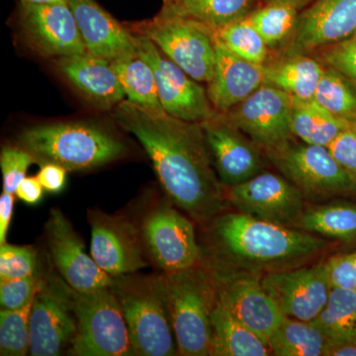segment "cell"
<instances>
[{
    "instance_id": "6",
    "label": "cell",
    "mask_w": 356,
    "mask_h": 356,
    "mask_svg": "<svg viewBox=\"0 0 356 356\" xmlns=\"http://www.w3.org/2000/svg\"><path fill=\"white\" fill-rule=\"evenodd\" d=\"M76 332L69 348L76 356H134L127 324L111 287L72 291Z\"/></svg>"
},
{
    "instance_id": "29",
    "label": "cell",
    "mask_w": 356,
    "mask_h": 356,
    "mask_svg": "<svg viewBox=\"0 0 356 356\" xmlns=\"http://www.w3.org/2000/svg\"><path fill=\"white\" fill-rule=\"evenodd\" d=\"M111 65L129 102L143 108L165 111L154 70L139 54L117 58Z\"/></svg>"
},
{
    "instance_id": "26",
    "label": "cell",
    "mask_w": 356,
    "mask_h": 356,
    "mask_svg": "<svg viewBox=\"0 0 356 356\" xmlns=\"http://www.w3.org/2000/svg\"><path fill=\"white\" fill-rule=\"evenodd\" d=\"M324 70L325 65L320 60L308 55L289 56L276 64L266 65V83L293 98L311 100Z\"/></svg>"
},
{
    "instance_id": "36",
    "label": "cell",
    "mask_w": 356,
    "mask_h": 356,
    "mask_svg": "<svg viewBox=\"0 0 356 356\" xmlns=\"http://www.w3.org/2000/svg\"><path fill=\"white\" fill-rule=\"evenodd\" d=\"M37 252L32 247L3 243L0 247V280H17L37 273Z\"/></svg>"
},
{
    "instance_id": "7",
    "label": "cell",
    "mask_w": 356,
    "mask_h": 356,
    "mask_svg": "<svg viewBox=\"0 0 356 356\" xmlns=\"http://www.w3.org/2000/svg\"><path fill=\"white\" fill-rule=\"evenodd\" d=\"M134 34L151 40L163 54L198 83H209L216 63L215 33L194 21L154 16L126 24Z\"/></svg>"
},
{
    "instance_id": "4",
    "label": "cell",
    "mask_w": 356,
    "mask_h": 356,
    "mask_svg": "<svg viewBox=\"0 0 356 356\" xmlns=\"http://www.w3.org/2000/svg\"><path fill=\"white\" fill-rule=\"evenodd\" d=\"M35 163H55L67 172L90 170L121 158L126 147L108 131L83 122L26 129L18 138Z\"/></svg>"
},
{
    "instance_id": "12",
    "label": "cell",
    "mask_w": 356,
    "mask_h": 356,
    "mask_svg": "<svg viewBox=\"0 0 356 356\" xmlns=\"http://www.w3.org/2000/svg\"><path fill=\"white\" fill-rule=\"evenodd\" d=\"M227 199L238 212L292 228L306 209L301 191L282 175L269 172L229 187Z\"/></svg>"
},
{
    "instance_id": "25",
    "label": "cell",
    "mask_w": 356,
    "mask_h": 356,
    "mask_svg": "<svg viewBox=\"0 0 356 356\" xmlns=\"http://www.w3.org/2000/svg\"><path fill=\"white\" fill-rule=\"evenodd\" d=\"M257 0H163L159 15L194 21L213 31L245 17Z\"/></svg>"
},
{
    "instance_id": "14",
    "label": "cell",
    "mask_w": 356,
    "mask_h": 356,
    "mask_svg": "<svg viewBox=\"0 0 356 356\" xmlns=\"http://www.w3.org/2000/svg\"><path fill=\"white\" fill-rule=\"evenodd\" d=\"M18 19L28 43L42 57L58 58L88 53L69 2H20Z\"/></svg>"
},
{
    "instance_id": "17",
    "label": "cell",
    "mask_w": 356,
    "mask_h": 356,
    "mask_svg": "<svg viewBox=\"0 0 356 356\" xmlns=\"http://www.w3.org/2000/svg\"><path fill=\"white\" fill-rule=\"evenodd\" d=\"M356 33V0H314L300 13L290 35L287 57L309 55Z\"/></svg>"
},
{
    "instance_id": "24",
    "label": "cell",
    "mask_w": 356,
    "mask_h": 356,
    "mask_svg": "<svg viewBox=\"0 0 356 356\" xmlns=\"http://www.w3.org/2000/svg\"><path fill=\"white\" fill-rule=\"evenodd\" d=\"M266 341L245 327L217 300L212 314L211 356H268Z\"/></svg>"
},
{
    "instance_id": "35",
    "label": "cell",
    "mask_w": 356,
    "mask_h": 356,
    "mask_svg": "<svg viewBox=\"0 0 356 356\" xmlns=\"http://www.w3.org/2000/svg\"><path fill=\"white\" fill-rule=\"evenodd\" d=\"M30 303L17 310L0 311V355L24 356L30 353Z\"/></svg>"
},
{
    "instance_id": "19",
    "label": "cell",
    "mask_w": 356,
    "mask_h": 356,
    "mask_svg": "<svg viewBox=\"0 0 356 356\" xmlns=\"http://www.w3.org/2000/svg\"><path fill=\"white\" fill-rule=\"evenodd\" d=\"M213 163L224 187L243 184L264 172V161L259 147L218 113L210 120L201 123Z\"/></svg>"
},
{
    "instance_id": "31",
    "label": "cell",
    "mask_w": 356,
    "mask_h": 356,
    "mask_svg": "<svg viewBox=\"0 0 356 356\" xmlns=\"http://www.w3.org/2000/svg\"><path fill=\"white\" fill-rule=\"evenodd\" d=\"M329 341L356 339V293L353 289L332 288L329 299L312 321Z\"/></svg>"
},
{
    "instance_id": "45",
    "label": "cell",
    "mask_w": 356,
    "mask_h": 356,
    "mask_svg": "<svg viewBox=\"0 0 356 356\" xmlns=\"http://www.w3.org/2000/svg\"><path fill=\"white\" fill-rule=\"evenodd\" d=\"M323 356H356L355 341H329Z\"/></svg>"
},
{
    "instance_id": "8",
    "label": "cell",
    "mask_w": 356,
    "mask_h": 356,
    "mask_svg": "<svg viewBox=\"0 0 356 356\" xmlns=\"http://www.w3.org/2000/svg\"><path fill=\"white\" fill-rule=\"evenodd\" d=\"M266 156L305 199L324 200L356 191V178L339 165L327 147L292 140Z\"/></svg>"
},
{
    "instance_id": "37",
    "label": "cell",
    "mask_w": 356,
    "mask_h": 356,
    "mask_svg": "<svg viewBox=\"0 0 356 356\" xmlns=\"http://www.w3.org/2000/svg\"><path fill=\"white\" fill-rule=\"evenodd\" d=\"M35 163L29 152L22 147H6L0 154L3 191L15 194L18 185L26 177L30 165Z\"/></svg>"
},
{
    "instance_id": "48",
    "label": "cell",
    "mask_w": 356,
    "mask_h": 356,
    "mask_svg": "<svg viewBox=\"0 0 356 356\" xmlns=\"http://www.w3.org/2000/svg\"><path fill=\"white\" fill-rule=\"evenodd\" d=\"M355 293H356V284H355Z\"/></svg>"
},
{
    "instance_id": "38",
    "label": "cell",
    "mask_w": 356,
    "mask_h": 356,
    "mask_svg": "<svg viewBox=\"0 0 356 356\" xmlns=\"http://www.w3.org/2000/svg\"><path fill=\"white\" fill-rule=\"evenodd\" d=\"M321 63L341 72L356 88V33L341 43L320 50Z\"/></svg>"
},
{
    "instance_id": "5",
    "label": "cell",
    "mask_w": 356,
    "mask_h": 356,
    "mask_svg": "<svg viewBox=\"0 0 356 356\" xmlns=\"http://www.w3.org/2000/svg\"><path fill=\"white\" fill-rule=\"evenodd\" d=\"M163 276L178 355H210L216 280L198 266Z\"/></svg>"
},
{
    "instance_id": "46",
    "label": "cell",
    "mask_w": 356,
    "mask_h": 356,
    "mask_svg": "<svg viewBox=\"0 0 356 356\" xmlns=\"http://www.w3.org/2000/svg\"><path fill=\"white\" fill-rule=\"evenodd\" d=\"M262 1L266 2V3H268V2H285V3L293 4V6H296L297 8L301 9L303 8L304 6L310 4L314 0H262Z\"/></svg>"
},
{
    "instance_id": "32",
    "label": "cell",
    "mask_w": 356,
    "mask_h": 356,
    "mask_svg": "<svg viewBox=\"0 0 356 356\" xmlns=\"http://www.w3.org/2000/svg\"><path fill=\"white\" fill-rule=\"evenodd\" d=\"M314 100L336 116L346 120H356V88L332 67L325 65Z\"/></svg>"
},
{
    "instance_id": "18",
    "label": "cell",
    "mask_w": 356,
    "mask_h": 356,
    "mask_svg": "<svg viewBox=\"0 0 356 356\" xmlns=\"http://www.w3.org/2000/svg\"><path fill=\"white\" fill-rule=\"evenodd\" d=\"M218 298L240 322L268 344L285 317L257 274L225 271L216 278Z\"/></svg>"
},
{
    "instance_id": "27",
    "label": "cell",
    "mask_w": 356,
    "mask_h": 356,
    "mask_svg": "<svg viewBox=\"0 0 356 356\" xmlns=\"http://www.w3.org/2000/svg\"><path fill=\"white\" fill-rule=\"evenodd\" d=\"M350 122L327 111L314 99L292 97V134L306 144L329 147Z\"/></svg>"
},
{
    "instance_id": "41",
    "label": "cell",
    "mask_w": 356,
    "mask_h": 356,
    "mask_svg": "<svg viewBox=\"0 0 356 356\" xmlns=\"http://www.w3.org/2000/svg\"><path fill=\"white\" fill-rule=\"evenodd\" d=\"M327 277L332 288L355 290L356 284V252L332 257L325 261Z\"/></svg>"
},
{
    "instance_id": "39",
    "label": "cell",
    "mask_w": 356,
    "mask_h": 356,
    "mask_svg": "<svg viewBox=\"0 0 356 356\" xmlns=\"http://www.w3.org/2000/svg\"><path fill=\"white\" fill-rule=\"evenodd\" d=\"M40 281L38 274L17 278L0 280V305L6 310L23 308L35 298Z\"/></svg>"
},
{
    "instance_id": "22",
    "label": "cell",
    "mask_w": 356,
    "mask_h": 356,
    "mask_svg": "<svg viewBox=\"0 0 356 356\" xmlns=\"http://www.w3.org/2000/svg\"><path fill=\"white\" fill-rule=\"evenodd\" d=\"M67 2L88 54L112 62L138 53L135 35L95 0H67Z\"/></svg>"
},
{
    "instance_id": "13",
    "label": "cell",
    "mask_w": 356,
    "mask_h": 356,
    "mask_svg": "<svg viewBox=\"0 0 356 356\" xmlns=\"http://www.w3.org/2000/svg\"><path fill=\"white\" fill-rule=\"evenodd\" d=\"M142 236L147 252L163 273L197 266L201 252L193 224L170 206H159L147 215Z\"/></svg>"
},
{
    "instance_id": "15",
    "label": "cell",
    "mask_w": 356,
    "mask_h": 356,
    "mask_svg": "<svg viewBox=\"0 0 356 356\" xmlns=\"http://www.w3.org/2000/svg\"><path fill=\"white\" fill-rule=\"evenodd\" d=\"M261 283L285 317L305 322L324 309L332 290L325 262L266 273Z\"/></svg>"
},
{
    "instance_id": "42",
    "label": "cell",
    "mask_w": 356,
    "mask_h": 356,
    "mask_svg": "<svg viewBox=\"0 0 356 356\" xmlns=\"http://www.w3.org/2000/svg\"><path fill=\"white\" fill-rule=\"evenodd\" d=\"M67 172L63 166L55 163H46L41 165L37 178L44 191L50 193H60L67 182Z\"/></svg>"
},
{
    "instance_id": "40",
    "label": "cell",
    "mask_w": 356,
    "mask_h": 356,
    "mask_svg": "<svg viewBox=\"0 0 356 356\" xmlns=\"http://www.w3.org/2000/svg\"><path fill=\"white\" fill-rule=\"evenodd\" d=\"M327 149L339 165L356 178V120L350 122Z\"/></svg>"
},
{
    "instance_id": "33",
    "label": "cell",
    "mask_w": 356,
    "mask_h": 356,
    "mask_svg": "<svg viewBox=\"0 0 356 356\" xmlns=\"http://www.w3.org/2000/svg\"><path fill=\"white\" fill-rule=\"evenodd\" d=\"M298 10L293 4L268 2L254 9L248 17L270 48L290 37L296 25Z\"/></svg>"
},
{
    "instance_id": "1",
    "label": "cell",
    "mask_w": 356,
    "mask_h": 356,
    "mask_svg": "<svg viewBox=\"0 0 356 356\" xmlns=\"http://www.w3.org/2000/svg\"><path fill=\"white\" fill-rule=\"evenodd\" d=\"M113 118L142 144L163 191L177 207L203 224L221 214L228 199L201 123L143 108L127 99L115 107Z\"/></svg>"
},
{
    "instance_id": "23",
    "label": "cell",
    "mask_w": 356,
    "mask_h": 356,
    "mask_svg": "<svg viewBox=\"0 0 356 356\" xmlns=\"http://www.w3.org/2000/svg\"><path fill=\"white\" fill-rule=\"evenodd\" d=\"M56 65L77 92L96 108H115L126 98L109 60L84 53L58 58Z\"/></svg>"
},
{
    "instance_id": "30",
    "label": "cell",
    "mask_w": 356,
    "mask_h": 356,
    "mask_svg": "<svg viewBox=\"0 0 356 356\" xmlns=\"http://www.w3.org/2000/svg\"><path fill=\"white\" fill-rule=\"evenodd\" d=\"M329 339L311 322L284 317L269 337L276 356H323Z\"/></svg>"
},
{
    "instance_id": "47",
    "label": "cell",
    "mask_w": 356,
    "mask_h": 356,
    "mask_svg": "<svg viewBox=\"0 0 356 356\" xmlns=\"http://www.w3.org/2000/svg\"><path fill=\"white\" fill-rule=\"evenodd\" d=\"M20 2H24V3L44 4L57 3V2H67V0H20Z\"/></svg>"
},
{
    "instance_id": "16",
    "label": "cell",
    "mask_w": 356,
    "mask_h": 356,
    "mask_svg": "<svg viewBox=\"0 0 356 356\" xmlns=\"http://www.w3.org/2000/svg\"><path fill=\"white\" fill-rule=\"evenodd\" d=\"M44 232L51 261L70 288L89 292L111 287L113 277L86 254L83 241L62 211L51 210Z\"/></svg>"
},
{
    "instance_id": "20",
    "label": "cell",
    "mask_w": 356,
    "mask_h": 356,
    "mask_svg": "<svg viewBox=\"0 0 356 356\" xmlns=\"http://www.w3.org/2000/svg\"><path fill=\"white\" fill-rule=\"evenodd\" d=\"M89 222L91 257L102 270L114 277L147 266L139 234L128 219L95 211Z\"/></svg>"
},
{
    "instance_id": "2",
    "label": "cell",
    "mask_w": 356,
    "mask_h": 356,
    "mask_svg": "<svg viewBox=\"0 0 356 356\" xmlns=\"http://www.w3.org/2000/svg\"><path fill=\"white\" fill-rule=\"evenodd\" d=\"M211 234L222 261L238 269L235 271L254 274L297 267L327 247L317 235L240 212L215 218Z\"/></svg>"
},
{
    "instance_id": "44",
    "label": "cell",
    "mask_w": 356,
    "mask_h": 356,
    "mask_svg": "<svg viewBox=\"0 0 356 356\" xmlns=\"http://www.w3.org/2000/svg\"><path fill=\"white\" fill-rule=\"evenodd\" d=\"M14 195L4 191L0 195V245L6 243L7 232L13 215Z\"/></svg>"
},
{
    "instance_id": "34",
    "label": "cell",
    "mask_w": 356,
    "mask_h": 356,
    "mask_svg": "<svg viewBox=\"0 0 356 356\" xmlns=\"http://www.w3.org/2000/svg\"><path fill=\"white\" fill-rule=\"evenodd\" d=\"M236 56L257 65H266L268 46L250 17L241 18L214 31Z\"/></svg>"
},
{
    "instance_id": "28",
    "label": "cell",
    "mask_w": 356,
    "mask_h": 356,
    "mask_svg": "<svg viewBox=\"0 0 356 356\" xmlns=\"http://www.w3.org/2000/svg\"><path fill=\"white\" fill-rule=\"evenodd\" d=\"M293 228L343 242H356V204L334 202L313 206L304 210Z\"/></svg>"
},
{
    "instance_id": "11",
    "label": "cell",
    "mask_w": 356,
    "mask_h": 356,
    "mask_svg": "<svg viewBox=\"0 0 356 356\" xmlns=\"http://www.w3.org/2000/svg\"><path fill=\"white\" fill-rule=\"evenodd\" d=\"M292 97L264 83L225 117L266 153L293 140Z\"/></svg>"
},
{
    "instance_id": "43",
    "label": "cell",
    "mask_w": 356,
    "mask_h": 356,
    "mask_svg": "<svg viewBox=\"0 0 356 356\" xmlns=\"http://www.w3.org/2000/svg\"><path fill=\"white\" fill-rule=\"evenodd\" d=\"M43 186L40 184L38 178L26 177L18 185L15 195L21 201L29 205L39 203L43 197Z\"/></svg>"
},
{
    "instance_id": "10",
    "label": "cell",
    "mask_w": 356,
    "mask_h": 356,
    "mask_svg": "<svg viewBox=\"0 0 356 356\" xmlns=\"http://www.w3.org/2000/svg\"><path fill=\"white\" fill-rule=\"evenodd\" d=\"M134 35L138 54L154 70L159 100L166 113L194 123H202L217 116L207 91L197 81L166 57L151 40Z\"/></svg>"
},
{
    "instance_id": "3",
    "label": "cell",
    "mask_w": 356,
    "mask_h": 356,
    "mask_svg": "<svg viewBox=\"0 0 356 356\" xmlns=\"http://www.w3.org/2000/svg\"><path fill=\"white\" fill-rule=\"evenodd\" d=\"M111 289L125 318L136 355H177L163 275L114 276Z\"/></svg>"
},
{
    "instance_id": "9",
    "label": "cell",
    "mask_w": 356,
    "mask_h": 356,
    "mask_svg": "<svg viewBox=\"0 0 356 356\" xmlns=\"http://www.w3.org/2000/svg\"><path fill=\"white\" fill-rule=\"evenodd\" d=\"M72 291L62 277L40 281L30 314V355L57 356L70 348L77 329Z\"/></svg>"
},
{
    "instance_id": "21",
    "label": "cell",
    "mask_w": 356,
    "mask_h": 356,
    "mask_svg": "<svg viewBox=\"0 0 356 356\" xmlns=\"http://www.w3.org/2000/svg\"><path fill=\"white\" fill-rule=\"evenodd\" d=\"M214 38L216 63L207 93L218 113L225 114L266 83V65L238 57L218 38L216 33Z\"/></svg>"
}]
</instances>
